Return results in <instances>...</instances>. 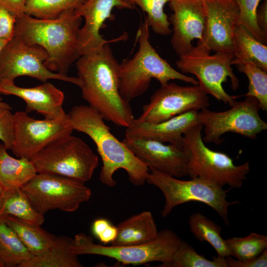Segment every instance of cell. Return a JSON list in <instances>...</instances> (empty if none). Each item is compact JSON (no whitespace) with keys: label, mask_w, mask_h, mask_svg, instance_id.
<instances>
[{"label":"cell","mask_w":267,"mask_h":267,"mask_svg":"<svg viewBox=\"0 0 267 267\" xmlns=\"http://www.w3.org/2000/svg\"><path fill=\"white\" fill-rule=\"evenodd\" d=\"M16 233L29 252L37 256L46 252L54 243L56 236L41 227L10 215L0 216Z\"/></svg>","instance_id":"7402d4cb"},{"label":"cell","mask_w":267,"mask_h":267,"mask_svg":"<svg viewBox=\"0 0 267 267\" xmlns=\"http://www.w3.org/2000/svg\"><path fill=\"white\" fill-rule=\"evenodd\" d=\"M2 190H3V188L1 186V185L0 184V195L1 193V192H2Z\"/></svg>","instance_id":"f6af8a7d"},{"label":"cell","mask_w":267,"mask_h":267,"mask_svg":"<svg viewBox=\"0 0 267 267\" xmlns=\"http://www.w3.org/2000/svg\"><path fill=\"white\" fill-rule=\"evenodd\" d=\"M173 13L168 18L172 25V46L177 55H183L194 47L192 42L202 40L205 21L203 0H172Z\"/></svg>","instance_id":"e0dca14e"},{"label":"cell","mask_w":267,"mask_h":267,"mask_svg":"<svg viewBox=\"0 0 267 267\" xmlns=\"http://www.w3.org/2000/svg\"><path fill=\"white\" fill-rule=\"evenodd\" d=\"M225 242L232 256L241 261L255 258L267 249V235L258 233L252 232L243 237L229 238Z\"/></svg>","instance_id":"4dcf8cb0"},{"label":"cell","mask_w":267,"mask_h":267,"mask_svg":"<svg viewBox=\"0 0 267 267\" xmlns=\"http://www.w3.org/2000/svg\"><path fill=\"white\" fill-rule=\"evenodd\" d=\"M73 249V238L56 236L52 246L44 253L33 256L20 267H83Z\"/></svg>","instance_id":"603a6c76"},{"label":"cell","mask_w":267,"mask_h":267,"mask_svg":"<svg viewBox=\"0 0 267 267\" xmlns=\"http://www.w3.org/2000/svg\"><path fill=\"white\" fill-rule=\"evenodd\" d=\"M162 267H228L225 257H213L212 260L196 252L185 241H181L171 260Z\"/></svg>","instance_id":"f1b7e54d"},{"label":"cell","mask_w":267,"mask_h":267,"mask_svg":"<svg viewBox=\"0 0 267 267\" xmlns=\"http://www.w3.org/2000/svg\"><path fill=\"white\" fill-rule=\"evenodd\" d=\"M48 57L45 50L37 45H29L14 36L0 53V82L13 81L27 76L43 83L56 79L80 85L78 77H73L49 70L44 63Z\"/></svg>","instance_id":"7c38bea8"},{"label":"cell","mask_w":267,"mask_h":267,"mask_svg":"<svg viewBox=\"0 0 267 267\" xmlns=\"http://www.w3.org/2000/svg\"><path fill=\"white\" fill-rule=\"evenodd\" d=\"M232 65L251 62L267 71V46L253 37L241 25L233 36Z\"/></svg>","instance_id":"cb8c5ba5"},{"label":"cell","mask_w":267,"mask_h":267,"mask_svg":"<svg viewBox=\"0 0 267 267\" xmlns=\"http://www.w3.org/2000/svg\"><path fill=\"white\" fill-rule=\"evenodd\" d=\"M0 107L11 110L10 106L7 103L2 101V99L0 97Z\"/></svg>","instance_id":"b9f144b4"},{"label":"cell","mask_w":267,"mask_h":267,"mask_svg":"<svg viewBox=\"0 0 267 267\" xmlns=\"http://www.w3.org/2000/svg\"><path fill=\"white\" fill-rule=\"evenodd\" d=\"M203 126L196 124L184 133L182 149L187 159L188 175L200 178L222 187L240 188L250 170L248 162L234 164L227 154L208 148L202 137Z\"/></svg>","instance_id":"5b68a950"},{"label":"cell","mask_w":267,"mask_h":267,"mask_svg":"<svg viewBox=\"0 0 267 267\" xmlns=\"http://www.w3.org/2000/svg\"><path fill=\"white\" fill-rule=\"evenodd\" d=\"M7 42L0 40V53Z\"/></svg>","instance_id":"ee69618b"},{"label":"cell","mask_w":267,"mask_h":267,"mask_svg":"<svg viewBox=\"0 0 267 267\" xmlns=\"http://www.w3.org/2000/svg\"><path fill=\"white\" fill-rule=\"evenodd\" d=\"M67 114L74 130L86 134L96 145L102 161L99 174L102 183L116 186L113 176L119 169L126 171L130 182L134 186L146 182L149 169L111 133L97 111L89 105H79L73 106Z\"/></svg>","instance_id":"7a4b0ae2"},{"label":"cell","mask_w":267,"mask_h":267,"mask_svg":"<svg viewBox=\"0 0 267 267\" xmlns=\"http://www.w3.org/2000/svg\"><path fill=\"white\" fill-rule=\"evenodd\" d=\"M117 235V226L111 223L99 235L97 238L106 245L111 243L116 238Z\"/></svg>","instance_id":"ab89813d"},{"label":"cell","mask_w":267,"mask_h":267,"mask_svg":"<svg viewBox=\"0 0 267 267\" xmlns=\"http://www.w3.org/2000/svg\"><path fill=\"white\" fill-rule=\"evenodd\" d=\"M181 240L172 230L164 229L158 232L153 240L141 244L115 246L96 244L93 238L81 232L73 238V249L77 255H96L115 259L123 265H140L160 262L159 267L172 259Z\"/></svg>","instance_id":"ba28073f"},{"label":"cell","mask_w":267,"mask_h":267,"mask_svg":"<svg viewBox=\"0 0 267 267\" xmlns=\"http://www.w3.org/2000/svg\"><path fill=\"white\" fill-rule=\"evenodd\" d=\"M149 27L146 21L139 26L136 35L139 48L134 56L119 64L120 93L130 102L142 95L154 78L161 86L178 80L198 85L197 80L173 68L157 52L150 42Z\"/></svg>","instance_id":"277c9868"},{"label":"cell","mask_w":267,"mask_h":267,"mask_svg":"<svg viewBox=\"0 0 267 267\" xmlns=\"http://www.w3.org/2000/svg\"><path fill=\"white\" fill-rule=\"evenodd\" d=\"M21 188L35 209L44 215L50 210L73 212L89 200L85 183L54 174L37 173Z\"/></svg>","instance_id":"30bf717a"},{"label":"cell","mask_w":267,"mask_h":267,"mask_svg":"<svg viewBox=\"0 0 267 267\" xmlns=\"http://www.w3.org/2000/svg\"><path fill=\"white\" fill-rule=\"evenodd\" d=\"M116 226L117 237L111 243L115 246L146 243L154 239L159 232L152 214L148 211L133 215Z\"/></svg>","instance_id":"44dd1931"},{"label":"cell","mask_w":267,"mask_h":267,"mask_svg":"<svg viewBox=\"0 0 267 267\" xmlns=\"http://www.w3.org/2000/svg\"><path fill=\"white\" fill-rule=\"evenodd\" d=\"M261 0H235L239 9V22L253 37L267 45V37L259 29L256 14Z\"/></svg>","instance_id":"836d02e7"},{"label":"cell","mask_w":267,"mask_h":267,"mask_svg":"<svg viewBox=\"0 0 267 267\" xmlns=\"http://www.w3.org/2000/svg\"><path fill=\"white\" fill-rule=\"evenodd\" d=\"M228 267H267V249L259 256L247 261H241L232 256L225 257Z\"/></svg>","instance_id":"8d00e7d4"},{"label":"cell","mask_w":267,"mask_h":267,"mask_svg":"<svg viewBox=\"0 0 267 267\" xmlns=\"http://www.w3.org/2000/svg\"><path fill=\"white\" fill-rule=\"evenodd\" d=\"M124 2L134 8V0H122Z\"/></svg>","instance_id":"7bdbcfd3"},{"label":"cell","mask_w":267,"mask_h":267,"mask_svg":"<svg viewBox=\"0 0 267 267\" xmlns=\"http://www.w3.org/2000/svg\"><path fill=\"white\" fill-rule=\"evenodd\" d=\"M37 173L54 174L85 183L98 166V157L81 138L72 134L46 146L32 160Z\"/></svg>","instance_id":"8992f818"},{"label":"cell","mask_w":267,"mask_h":267,"mask_svg":"<svg viewBox=\"0 0 267 267\" xmlns=\"http://www.w3.org/2000/svg\"><path fill=\"white\" fill-rule=\"evenodd\" d=\"M87 0H27L25 14L40 19H55L74 11Z\"/></svg>","instance_id":"f546056e"},{"label":"cell","mask_w":267,"mask_h":267,"mask_svg":"<svg viewBox=\"0 0 267 267\" xmlns=\"http://www.w3.org/2000/svg\"><path fill=\"white\" fill-rule=\"evenodd\" d=\"M27 0H0V4L17 19L25 14Z\"/></svg>","instance_id":"74e56055"},{"label":"cell","mask_w":267,"mask_h":267,"mask_svg":"<svg viewBox=\"0 0 267 267\" xmlns=\"http://www.w3.org/2000/svg\"><path fill=\"white\" fill-rule=\"evenodd\" d=\"M246 97L224 111L215 112L207 108L198 111V122L203 126L204 142L219 145L223 141L221 136L228 132L254 139L267 130V123L259 114L258 101L252 96Z\"/></svg>","instance_id":"8fae6325"},{"label":"cell","mask_w":267,"mask_h":267,"mask_svg":"<svg viewBox=\"0 0 267 267\" xmlns=\"http://www.w3.org/2000/svg\"><path fill=\"white\" fill-rule=\"evenodd\" d=\"M172 0H134V4L146 13L145 18L148 25L156 34L168 36L172 31L164 6Z\"/></svg>","instance_id":"d6a6232c"},{"label":"cell","mask_w":267,"mask_h":267,"mask_svg":"<svg viewBox=\"0 0 267 267\" xmlns=\"http://www.w3.org/2000/svg\"><path fill=\"white\" fill-rule=\"evenodd\" d=\"M37 173L31 160L11 156L4 144H0V184L3 189L21 188Z\"/></svg>","instance_id":"484cf974"},{"label":"cell","mask_w":267,"mask_h":267,"mask_svg":"<svg viewBox=\"0 0 267 267\" xmlns=\"http://www.w3.org/2000/svg\"><path fill=\"white\" fill-rule=\"evenodd\" d=\"M114 8L133 9L122 0H87L74 10L76 15L84 19V24L78 32V40L80 56L101 48L110 43L125 41L126 33L120 37L107 40L100 33L107 19H113L112 11Z\"/></svg>","instance_id":"2e32d148"},{"label":"cell","mask_w":267,"mask_h":267,"mask_svg":"<svg viewBox=\"0 0 267 267\" xmlns=\"http://www.w3.org/2000/svg\"><path fill=\"white\" fill-rule=\"evenodd\" d=\"M119 64L109 44L76 61L83 98L103 119L127 128L134 121L130 102L120 93Z\"/></svg>","instance_id":"6da1fadb"},{"label":"cell","mask_w":267,"mask_h":267,"mask_svg":"<svg viewBox=\"0 0 267 267\" xmlns=\"http://www.w3.org/2000/svg\"><path fill=\"white\" fill-rule=\"evenodd\" d=\"M196 111L187 112L157 123L137 121L126 128L125 138L151 139L169 143L182 148L183 134L189 128L200 124Z\"/></svg>","instance_id":"ffe728a7"},{"label":"cell","mask_w":267,"mask_h":267,"mask_svg":"<svg viewBox=\"0 0 267 267\" xmlns=\"http://www.w3.org/2000/svg\"><path fill=\"white\" fill-rule=\"evenodd\" d=\"M122 141L150 170L178 178L188 176L187 159L182 148L151 139L125 138Z\"/></svg>","instance_id":"ac0fdd59"},{"label":"cell","mask_w":267,"mask_h":267,"mask_svg":"<svg viewBox=\"0 0 267 267\" xmlns=\"http://www.w3.org/2000/svg\"><path fill=\"white\" fill-rule=\"evenodd\" d=\"M33 255L15 231L0 216V265L1 267H20Z\"/></svg>","instance_id":"4316f807"},{"label":"cell","mask_w":267,"mask_h":267,"mask_svg":"<svg viewBox=\"0 0 267 267\" xmlns=\"http://www.w3.org/2000/svg\"><path fill=\"white\" fill-rule=\"evenodd\" d=\"M5 215L40 226L44 221V215L35 209L20 187L3 189L0 195V216Z\"/></svg>","instance_id":"d4e9b609"},{"label":"cell","mask_w":267,"mask_h":267,"mask_svg":"<svg viewBox=\"0 0 267 267\" xmlns=\"http://www.w3.org/2000/svg\"><path fill=\"white\" fill-rule=\"evenodd\" d=\"M0 267H1L0 265Z\"/></svg>","instance_id":"bcb514c9"},{"label":"cell","mask_w":267,"mask_h":267,"mask_svg":"<svg viewBox=\"0 0 267 267\" xmlns=\"http://www.w3.org/2000/svg\"><path fill=\"white\" fill-rule=\"evenodd\" d=\"M0 94L22 99L26 104L27 113L35 111L50 120L69 119L62 107L63 92L49 82L32 88H22L13 81L0 82Z\"/></svg>","instance_id":"d6986e66"},{"label":"cell","mask_w":267,"mask_h":267,"mask_svg":"<svg viewBox=\"0 0 267 267\" xmlns=\"http://www.w3.org/2000/svg\"><path fill=\"white\" fill-rule=\"evenodd\" d=\"M209 105L208 94L198 85L182 86L169 82L154 92L135 119L157 123L187 112L207 108Z\"/></svg>","instance_id":"4fadbf2b"},{"label":"cell","mask_w":267,"mask_h":267,"mask_svg":"<svg viewBox=\"0 0 267 267\" xmlns=\"http://www.w3.org/2000/svg\"><path fill=\"white\" fill-rule=\"evenodd\" d=\"M239 71L248 78V91L245 96H252L259 102L260 108L267 111V71L255 64L247 62L236 65Z\"/></svg>","instance_id":"1f68e13d"},{"label":"cell","mask_w":267,"mask_h":267,"mask_svg":"<svg viewBox=\"0 0 267 267\" xmlns=\"http://www.w3.org/2000/svg\"><path fill=\"white\" fill-rule=\"evenodd\" d=\"M191 232L199 241L208 242L218 255L226 257L232 254L221 236L222 227L200 213L191 214L188 221Z\"/></svg>","instance_id":"83f0119b"},{"label":"cell","mask_w":267,"mask_h":267,"mask_svg":"<svg viewBox=\"0 0 267 267\" xmlns=\"http://www.w3.org/2000/svg\"><path fill=\"white\" fill-rule=\"evenodd\" d=\"M111 224L106 219L100 218L95 220L91 226L92 232L96 238Z\"/></svg>","instance_id":"60d3db41"},{"label":"cell","mask_w":267,"mask_h":267,"mask_svg":"<svg viewBox=\"0 0 267 267\" xmlns=\"http://www.w3.org/2000/svg\"><path fill=\"white\" fill-rule=\"evenodd\" d=\"M210 52L197 42L190 51L179 56L177 67L183 74L194 75L198 85L207 94L231 107L236 102L235 97L225 91L222 84L229 78L233 90H236L239 87V80L231 67L233 54L217 52L211 54Z\"/></svg>","instance_id":"9c48e42d"},{"label":"cell","mask_w":267,"mask_h":267,"mask_svg":"<svg viewBox=\"0 0 267 267\" xmlns=\"http://www.w3.org/2000/svg\"><path fill=\"white\" fill-rule=\"evenodd\" d=\"M257 25L267 37V0H264L262 4L258 7L256 14Z\"/></svg>","instance_id":"f35d334b"},{"label":"cell","mask_w":267,"mask_h":267,"mask_svg":"<svg viewBox=\"0 0 267 267\" xmlns=\"http://www.w3.org/2000/svg\"><path fill=\"white\" fill-rule=\"evenodd\" d=\"M73 131L69 119L37 120L26 112L17 111L13 114L11 150L17 158L31 160L50 143Z\"/></svg>","instance_id":"5bb4252c"},{"label":"cell","mask_w":267,"mask_h":267,"mask_svg":"<svg viewBox=\"0 0 267 267\" xmlns=\"http://www.w3.org/2000/svg\"><path fill=\"white\" fill-rule=\"evenodd\" d=\"M205 12L201 41L210 51L233 53L234 33L239 24V9L235 0H203Z\"/></svg>","instance_id":"9a60e30c"},{"label":"cell","mask_w":267,"mask_h":267,"mask_svg":"<svg viewBox=\"0 0 267 267\" xmlns=\"http://www.w3.org/2000/svg\"><path fill=\"white\" fill-rule=\"evenodd\" d=\"M83 18L74 11L55 19H40L26 14L17 19L14 36L29 45L41 46L48 57L49 70L66 75L80 57L78 35Z\"/></svg>","instance_id":"3957f363"},{"label":"cell","mask_w":267,"mask_h":267,"mask_svg":"<svg viewBox=\"0 0 267 267\" xmlns=\"http://www.w3.org/2000/svg\"><path fill=\"white\" fill-rule=\"evenodd\" d=\"M146 182L158 187L165 197L161 215L166 217L176 206L191 201L200 202L211 207L228 225V208L238 201L228 202L224 190L206 180L193 178L183 180L169 174L150 170Z\"/></svg>","instance_id":"52a82bcc"},{"label":"cell","mask_w":267,"mask_h":267,"mask_svg":"<svg viewBox=\"0 0 267 267\" xmlns=\"http://www.w3.org/2000/svg\"><path fill=\"white\" fill-rule=\"evenodd\" d=\"M10 110L0 107V140L7 149L11 150L13 114Z\"/></svg>","instance_id":"e575fe53"},{"label":"cell","mask_w":267,"mask_h":267,"mask_svg":"<svg viewBox=\"0 0 267 267\" xmlns=\"http://www.w3.org/2000/svg\"><path fill=\"white\" fill-rule=\"evenodd\" d=\"M17 18L0 4V40L8 42L14 36Z\"/></svg>","instance_id":"d590c367"}]
</instances>
